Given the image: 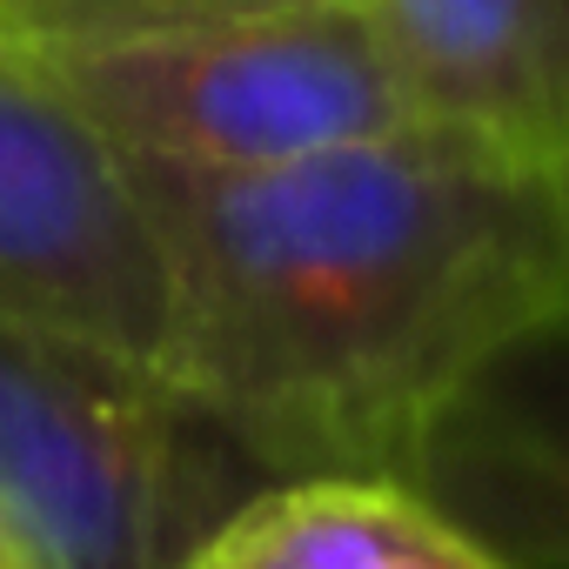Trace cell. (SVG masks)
I'll list each match as a JSON object with an SVG mask.
<instances>
[{
  "label": "cell",
  "instance_id": "cell-2",
  "mask_svg": "<svg viewBox=\"0 0 569 569\" xmlns=\"http://www.w3.org/2000/svg\"><path fill=\"white\" fill-rule=\"evenodd\" d=\"M261 482L154 369L0 316V522L34 569H181Z\"/></svg>",
  "mask_w": 569,
  "mask_h": 569
},
{
  "label": "cell",
  "instance_id": "cell-4",
  "mask_svg": "<svg viewBox=\"0 0 569 569\" xmlns=\"http://www.w3.org/2000/svg\"><path fill=\"white\" fill-rule=\"evenodd\" d=\"M0 316L168 382V261L128 161L0 48Z\"/></svg>",
  "mask_w": 569,
  "mask_h": 569
},
{
  "label": "cell",
  "instance_id": "cell-8",
  "mask_svg": "<svg viewBox=\"0 0 569 569\" xmlns=\"http://www.w3.org/2000/svg\"><path fill=\"white\" fill-rule=\"evenodd\" d=\"M0 569H34V562H28V549L8 536V522H0Z\"/></svg>",
  "mask_w": 569,
  "mask_h": 569
},
{
  "label": "cell",
  "instance_id": "cell-1",
  "mask_svg": "<svg viewBox=\"0 0 569 569\" xmlns=\"http://www.w3.org/2000/svg\"><path fill=\"white\" fill-rule=\"evenodd\" d=\"M168 261V382L274 476L436 456L569 309V168L396 121L268 168H128Z\"/></svg>",
  "mask_w": 569,
  "mask_h": 569
},
{
  "label": "cell",
  "instance_id": "cell-7",
  "mask_svg": "<svg viewBox=\"0 0 569 569\" xmlns=\"http://www.w3.org/2000/svg\"><path fill=\"white\" fill-rule=\"evenodd\" d=\"M274 8H316V0H0V48H54V41H114Z\"/></svg>",
  "mask_w": 569,
  "mask_h": 569
},
{
  "label": "cell",
  "instance_id": "cell-5",
  "mask_svg": "<svg viewBox=\"0 0 569 569\" xmlns=\"http://www.w3.org/2000/svg\"><path fill=\"white\" fill-rule=\"evenodd\" d=\"M409 121L569 168V0H356Z\"/></svg>",
  "mask_w": 569,
  "mask_h": 569
},
{
  "label": "cell",
  "instance_id": "cell-6",
  "mask_svg": "<svg viewBox=\"0 0 569 569\" xmlns=\"http://www.w3.org/2000/svg\"><path fill=\"white\" fill-rule=\"evenodd\" d=\"M181 569H522L476 522L389 476H274Z\"/></svg>",
  "mask_w": 569,
  "mask_h": 569
},
{
  "label": "cell",
  "instance_id": "cell-3",
  "mask_svg": "<svg viewBox=\"0 0 569 569\" xmlns=\"http://www.w3.org/2000/svg\"><path fill=\"white\" fill-rule=\"evenodd\" d=\"M128 168H268L409 121L356 0L8 48Z\"/></svg>",
  "mask_w": 569,
  "mask_h": 569
}]
</instances>
